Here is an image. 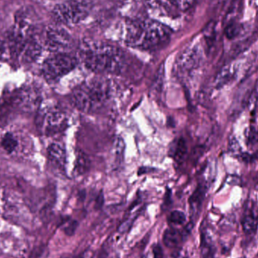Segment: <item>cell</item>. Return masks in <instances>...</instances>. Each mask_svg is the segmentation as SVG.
Wrapping results in <instances>:
<instances>
[{
  "label": "cell",
  "mask_w": 258,
  "mask_h": 258,
  "mask_svg": "<svg viewBox=\"0 0 258 258\" xmlns=\"http://www.w3.org/2000/svg\"><path fill=\"white\" fill-rule=\"evenodd\" d=\"M46 44L49 51L59 54L66 52L73 46L72 39L67 32L60 27H51L46 33Z\"/></svg>",
  "instance_id": "52a82bcc"
},
{
  "label": "cell",
  "mask_w": 258,
  "mask_h": 258,
  "mask_svg": "<svg viewBox=\"0 0 258 258\" xmlns=\"http://www.w3.org/2000/svg\"><path fill=\"white\" fill-rule=\"evenodd\" d=\"M255 155L256 157V159H258V152H257Z\"/></svg>",
  "instance_id": "4316f807"
},
{
  "label": "cell",
  "mask_w": 258,
  "mask_h": 258,
  "mask_svg": "<svg viewBox=\"0 0 258 258\" xmlns=\"http://www.w3.org/2000/svg\"><path fill=\"white\" fill-rule=\"evenodd\" d=\"M258 221L253 215L245 216L242 221V227L245 233H252L256 231Z\"/></svg>",
  "instance_id": "e0dca14e"
},
{
  "label": "cell",
  "mask_w": 258,
  "mask_h": 258,
  "mask_svg": "<svg viewBox=\"0 0 258 258\" xmlns=\"http://www.w3.org/2000/svg\"><path fill=\"white\" fill-rule=\"evenodd\" d=\"M89 161L88 157L82 151H78L76 158L75 172L78 175H82L88 171Z\"/></svg>",
  "instance_id": "5bb4252c"
},
{
  "label": "cell",
  "mask_w": 258,
  "mask_h": 258,
  "mask_svg": "<svg viewBox=\"0 0 258 258\" xmlns=\"http://www.w3.org/2000/svg\"><path fill=\"white\" fill-rule=\"evenodd\" d=\"M204 189L200 186V187L197 188L193 195L190 196L189 203H190V207H191V210L193 212H196L198 210L200 209L203 199H204Z\"/></svg>",
  "instance_id": "9a60e30c"
},
{
  "label": "cell",
  "mask_w": 258,
  "mask_h": 258,
  "mask_svg": "<svg viewBox=\"0 0 258 258\" xmlns=\"http://www.w3.org/2000/svg\"><path fill=\"white\" fill-rule=\"evenodd\" d=\"M38 129L46 135H52L66 129L67 116L57 106H46L38 113L36 119Z\"/></svg>",
  "instance_id": "5b68a950"
},
{
  "label": "cell",
  "mask_w": 258,
  "mask_h": 258,
  "mask_svg": "<svg viewBox=\"0 0 258 258\" xmlns=\"http://www.w3.org/2000/svg\"><path fill=\"white\" fill-rule=\"evenodd\" d=\"M89 13V5L85 0H68L58 4L53 9L54 21L63 25H77Z\"/></svg>",
  "instance_id": "277c9868"
},
{
  "label": "cell",
  "mask_w": 258,
  "mask_h": 258,
  "mask_svg": "<svg viewBox=\"0 0 258 258\" xmlns=\"http://www.w3.org/2000/svg\"><path fill=\"white\" fill-rule=\"evenodd\" d=\"M249 141L255 144L258 141V133L255 130H252L249 134Z\"/></svg>",
  "instance_id": "484cf974"
},
{
  "label": "cell",
  "mask_w": 258,
  "mask_h": 258,
  "mask_svg": "<svg viewBox=\"0 0 258 258\" xmlns=\"http://www.w3.org/2000/svg\"><path fill=\"white\" fill-rule=\"evenodd\" d=\"M78 223L76 221H71L68 223L67 226L64 227V232L69 236L74 235L76 231H77V227H78Z\"/></svg>",
  "instance_id": "603a6c76"
},
{
  "label": "cell",
  "mask_w": 258,
  "mask_h": 258,
  "mask_svg": "<svg viewBox=\"0 0 258 258\" xmlns=\"http://www.w3.org/2000/svg\"><path fill=\"white\" fill-rule=\"evenodd\" d=\"M48 157L53 166L64 171L66 165V151L64 146L59 143H53L48 148Z\"/></svg>",
  "instance_id": "30bf717a"
},
{
  "label": "cell",
  "mask_w": 258,
  "mask_h": 258,
  "mask_svg": "<svg viewBox=\"0 0 258 258\" xmlns=\"http://www.w3.org/2000/svg\"><path fill=\"white\" fill-rule=\"evenodd\" d=\"M41 52V46L35 39H26L21 55L22 56L24 61L26 62H32L40 55Z\"/></svg>",
  "instance_id": "8fae6325"
},
{
  "label": "cell",
  "mask_w": 258,
  "mask_h": 258,
  "mask_svg": "<svg viewBox=\"0 0 258 258\" xmlns=\"http://www.w3.org/2000/svg\"><path fill=\"white\" fill-rule=\"evenodd\" d=\"M241 31H242L241 25L239 24L232 23L227 25L224 30V33L227 39H233L240 34Z\"/></svg>",
  "instance_id": "ac0fdd59"
},
{
  "label": "cell",
  "mask_w": 258,
  "mask_h": 258,
  "mask_svg": "<svg viewBox=\"0 0 258 258\" xmlns=\"http://www.w3.org/2000/svg\"><path fill=\"white\" fill-rule=\"evenodd\" d=\"M80 55L85 67L96 74H120L125 66V56L121 49L102 43H85Z\"/></svg>",
  "instance_id": "6da1fadb"
},
{
  "label": "cell",
  "mask_w": 258,
  "mask_h": 258,
  "mask_svg": "<svg viewBox=\"0 0 258 258\" xmlns=\"http://www.w3.org/2000/svg\"><path fill=\"white\" fill-rule=\"evenodd\" d=\"M182 241H183V238L181 231L174 228H168L164 232L163 242L168 248H175Z\"/></svg>",
  "instance_id": "7c38bea8"
},
{
  "label": "cell",
  "mask_w": 258,
  "mask_h": 258,
  "mask_svg": "<svg viewBox=\"0 0 258 258\" xmlns=\"http://www.w3.org/2000/svg\"><path fill=\"white\" fill-rule=\"evenodd\" d=\"M77 59L68 53H59L46 59L42 67V72L49 81L57 80L77 67Z\"/></svg>",
  "instance_id": "8992f818"
},
{
  "label": "cell",
  "mask_w": 258,
  "mask_h": 258,
  "mask_svg": "<svg viewBox=\"0 0 258 258\" xmlns=\"http://www.w3.org/2000/svg\"><path fill=\"white\" fill-rule=\"evenodd\" d=\"M202 60V52L199 48L188 49L178 60V67L182 71H190L199 66Z\"/></svg>",
  "instance_id": "9c48e42d"
},
{
  "label": "cell",
  "mask_w": 258,
  "mask_h": 258,
  "mask_svg": "<svg viewBox=\"0 0 258 258\" xmlns=\"http://www.w3.org/2000/svg\"><path fill=\"white\" fill-rule=\"evenodd\" d=\"M111 98V85L104 78H94L76 87L71 95L74 106L84 113H94Z\"/></svg>",
  "instance_id": "3957f363"
},
{
  "label": "cell",
  "mask_w": 258,
  "mask_h": 258,
  "mask_svg": "<svg viewBox=\"0 0 258 258\" xmlns=\"http://www.w3.org/2000/svg\"><path fill=\"white\" fill-rule=\"evenodd\" d=\"M1 146L8 154H12L18 147V141L12 133H6L2 137Z\"/></svg>",
  "instance_id": "2e32d148"
},
{
  "label": "cell",
  "mask_w": 258,
  "mask_h": 258,
  "mask_svg": "<svg viewBox=\"0 0 258 258\" xmlns=\"http://www.w3.org/2000/svg\"><path fill=\"white\" fill-rule=\"evenodd\" d=\"M186 152L187 148L184 139L183 138L178 139L171 147V156L178 163H181L183 160Z\"/></svg>",
  "instance_id": "4fadbf2b"
},
{
  "label": "cell",
  "mask_w": 258,
  "mask_h": 258,
  "mask_svg": "<svg viewBox=\"0 0 258 258\" xmlns=\"http://www.w3.org/2000/svg\"><path fill=\"white\" fill-rule=\"evenodd\" d=\"M172 1L180 11L188 9L195 2V0H172Z\"/></svg>",
  "instance_id": "7402d4cb"
},
{
  "label": "cell",
  "mask_w": 258,
  "mask_h": 258,
  "mask_svg": "<svg viewBox=\"0 0 258 258\" xmlns=\"http://www.w3.org/2000/svg\"><path fill=\"white\" fill-rule=\"evenodd\" d=\"M154 258H164L163 250L159 245H155L153 247Z\"/></svg>",
  "instance_id": "cb8c5ba5"
},
{
  "label": "cell",
  "mask_w": 258,
  "mask_h": 258,
  "mask_svg": "<svg viewBox=\"0 0 258 258\" xmlns=\"http://www.w3.org/2000/svg\"><path fill=\"white\" fill-rule=\"evenodd\" d=\"M170 36V29L154 20L129 21L126 24V43L131 47L145 50L156 49L165 45Z\"/></svg>",
  "instance_id": "7a4b0ae2"
},
{
  "label": "cell",
  "mask_w": 258,
  "mask_h": 258,
  "mask_svg": "<svg viewBox=\"0 0 258 258\" xmlns=\"http://www.w3.org/2000/svg\"><path fill=\"white\" fill-rule=\"evenodd\" d=\"M115 156L117 163L123 162V155H124L125 143L121 137H118L115 141L114 145Z\"/></svg>",
  "instance_id": "d6986e66"
},
{
  "label": "cell",
  "mask_w": 258,
  "mask_h": 258,
  "mask_svg": "<svg viewBox=\"0 0 258 258\" xmlns=\"http://www.w3.org/2000/svg\"><path fill=\"white\" fill-rule=\"evenodd\" d=\"M201 252L203 258H212V248L211 243L207 240V237L203 234L201 239Z\"/></svg>",
  "instance_id": "44dd1931"
},
{
  "label": "cell",
  "mask_w": 258,
  "mask_h": 258,
  "mask_svg": "<svg viewBox=\"0 0 258 258\" xmlns=\"http://www.w3.org/2000/svg\"><path fill=\"white\" fill-rule=\"evenodd\" d=\"M186 221V217L184 213L178 211V210L172 211L170 215L168 217V221L172 223V224H175V225H183Z\"/></svg>",
  "instance_id": "ffe728a7"
},
{
  "label": "cell",
  "mask_w": 258,
  "mask_h": 258,
  "mask_svg": "<svg viewBox=\"0 0 258 258\" xmlns=\"http://www.w3.org/2000/svg\"><path fill=\"white\" fill-rule=\"evenodd\" d=\"M144 5L160 15L169 17H177L180 10L175 5L172 0H143Z\"/></svg>",
  "instance_id": "ba28073f"
},
{
  "label": "cell",
  "mask_w": 258,
  "mask_h": 258,
  "mask_svg": "<svg viewBox=\"0 0 258 258\" xmlns=\"http://www.w3.org/2000/svg\"><path fill=\"white\" fill-rule=\"evenodd\" d=\"M193 228V224L192 222L189 223L185 226L184 229L181 231L182 235H183V241L187 238L188 235H190V232Z\"/></svg>",
  "instance_id": "d4e9b609"
}]
</instances>
